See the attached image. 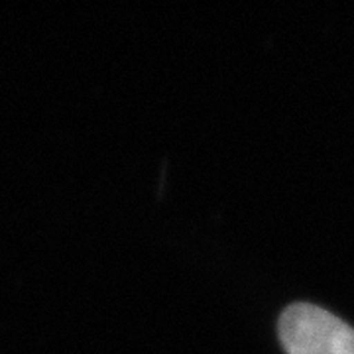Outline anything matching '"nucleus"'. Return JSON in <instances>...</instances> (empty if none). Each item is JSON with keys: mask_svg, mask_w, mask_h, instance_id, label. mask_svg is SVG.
Returning <instances> with one entry per match:
<instances>
[{"mask_svg": "<svg viewBox=\"0 0 354 354\" xmlns=\"http://www.w3.org/2000/svg\"><path fill=\"white\" fill-rule=\"evenodd\" d=\"M279 339L288 354H354L353 327L311 304H293L283 311Z\"/></svg>", "mask_w": 354, "mask_h": 354, "instance_id": "nucleus-1", "label": "nucleus"}]
</instances>
